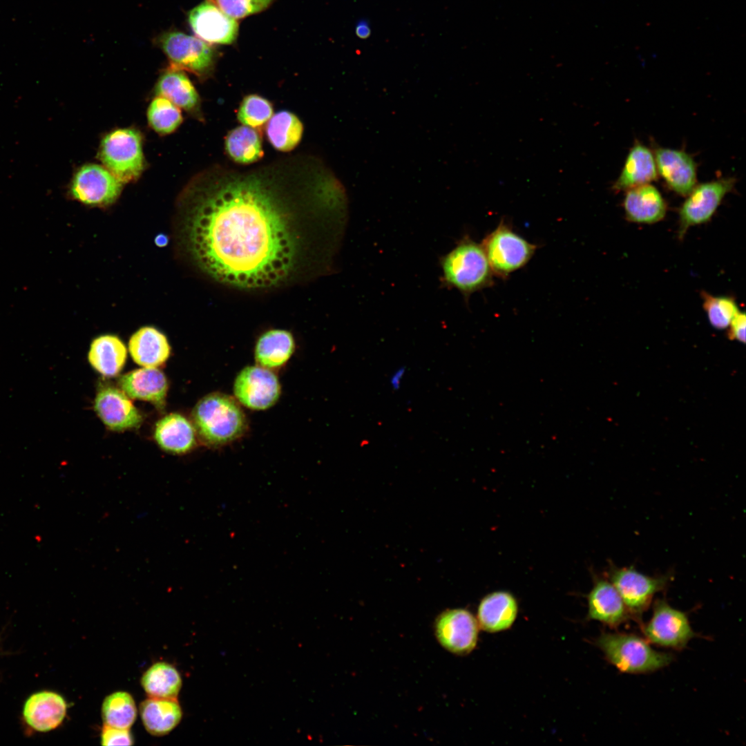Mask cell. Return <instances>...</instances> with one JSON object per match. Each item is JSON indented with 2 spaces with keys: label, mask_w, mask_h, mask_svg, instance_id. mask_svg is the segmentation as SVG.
<instances>
[{
  "label": "cell",
  "mask_w": 746,
  "mask_h": 746,
  "mask_svg": "<svg viewBox=\"0 0 746 746\" xmlns=\"http://www.w3.org/2000/svg\"><path fill=\"white\" fill-rule=\"evenodd\" d=\"M141 684L149 697L177 699L182 687L178 670L166 662H157L143 674Z\"/></svg>",
  "instance_id": "obj_29"
},
{
  "label": "cell",
  "mask_w": 746,
  "mask_h": 746,
  "mask_svg": "<svg viewBox=\"0 0 746 746\" xmlns=\"http://www.w3.org/2000/svg\"><path fill=\"white\" fill-rule=\"evenodd\" d=\"M193 425L179 414H170L158 421L155 439L164 450L177 454L186 453L195 445Z\"/></svg>",
  "instance_id": "obj_25"
},
{
  "label": "cell",
  "mask_w": 746,
  "mask_h": 746,
  "mask_svg": "<svg viewBox=\"0 0 746 746\" xmlns=\"http://www.w3.org/2000/svg\"><path fill=\"white\" fill-rule=\"evenodd\" d=\"M405 368L401 367L396 370L391 376L390 383L394 390H398L400 386L401 379L404 374Z\"/></svg>",
  "instance_id": "obj_40"
},
{
  "label": "cell",
  "mask_w": 746,
  "mask_h": 746,
  "mask_svg": "<svg viewBox=\"0 0 746 746\" xmlns=\"http://www.w3.org/2000/svg\"><path fill=\"white\" fill-rule=\"evenodd\" d=\"M119 385L130 398L164 405L168 383L164 373L156 367H144L124 374Z\"/></svg>",
  "instance_id": "obj_20"
},
{
  "label": "cell",
  "mask_w": 746,
  "mask_h": 746,
  "mask_svg": "<svg viewBox=\"0 0 746 746\" xmlns=\"http://www.w3.org/2000/svg\"><path fill=\"white\" fill-rule=\"evenodd\" d=\"M147 117L151 127L155 132L164 135L173 132L182 122L180 108L159 95L151 102Z\"/></svg>",
  "instance_id": "obj_33"
},
{
  "label": "cell",
  "mask_w": 746,
  "mask_h": 746,
  "mask_svg": "<svg viewBox=\"0 0 746 746\" xmlns=\"http://www.w3.org/2000/svg\"><path fill=\"white\" fill-rule=\"evenodd\" d=\"M439 262L441 287L458 290L465 300L472 294L490 287L494 282V274L481 243L468 235L441 256Z\"/></svg>",
  "instance_id": "obj_3"
},
{
  "label": "cell",
  "mask_w": 746,
  "mask_h": 746,
  "mask_svg": "<svg viewBox=\"0 0 746 746\" xmlns=\"http://www.w3.org/2000/svg\"><path fill=\"white\" fill-rule=\"evenodd\" d=\"M271 104L267 99L251 94L242 99L237 113L239 122L244 126L258 128L264 125L273 115Z\"/></svg>",
  "instance_id": "obj_35"
},
{
  "label": "cell",
  "mask_w": 746,
  "mask_h": 746,
  "mask_svg": "<svg viewBox=\"0 0 746 746\" xmlns=\"http://www.w3.org/2000/svg\"><path fill=\"white\" fill-rule=\"evenodd\" d=\"M102 745H131L133 737L128 729H120L104 725L101 733Z\"/></svg>",
  "instance_id": "obj_37"
},
{
  "label": "cell",
  "mask_w": 746,
  "mask_h": 746,
  "mask_svg": "<svg viewBox=\"0 0 746 746\" xmlns=\"http://www.w3.org/2000/svg\"><path fill=\"white\" fill-rule=\"evenodd\" d=\"M104 725L128 729L137 717V707L132 696L126 691H116L106 696L102 705Z\"/></svg>",
  "instance_id": "obj_32"
},
{
  "label": "cell",
  "mask_w": 746,
  "mask_h": 746,
  "mask_svg": "<svg viewBox=\"0 0 746 746\" xmlns=\"http://www.w3.org/2000/svg\"><path fill=\"white\" fill-rule=\"evenodd\" d=\"M95 410L111 430L123 431L138 427L142 417L127 395L117 388L101 389L95 399Z\"/></svg>",
  "instance_id": "obj_16"
},
{
  "label": "cell",
  "mask_w": 746,
  "mask_h": 746,
  "mask_svg": "<svg viewBox=\"0 0 746 746\" xmlns=\"http://www.w3.org/2000/svg\"><path fill=\"white\" fill-rule=\"evenodd\" d=\"M347 208L344 185L316 155L245 169L216 164L180 193L176 239L188 262L211 282L271 291L330 271Z\"/></svg>",
  "instance_id": "obj_1"
},
{
  "label": "cell",
  "mask_w": 746,
  "mask_h": 746,
  "mask_svg": "<svg viewBox=\"0 0 746 746\" xmlns=\"http://www.w3.org/2000/svg\"><path fill=\"white\" fill-rule=\"evenodd\" d=\"M157 44L172 67L202 77L208 74L213 66V49L198 37L179 31H169L160 35Z\"/></svg>",
  "instance_id": "obj_10"
},
{
  "label": "cell",
  "mask_w": 746,
  "mask_h": 746,
  "mask_svg": "<svg viewBox=\"0 0 746 746\" xmlns=\"http://www.w3.org/2000/svg\"><path fill=\"white\" fill-rule=\"evenodd\" d=\"M658 174L668 187L682 196H687L697 182V165L693 157L683 150L658 147L654 152Z\"/></svg>",
  "instance_id": "obj_15"
},
{
  "label": "cell",
  "mask_w": 746,
  "mask_h": 746,
  "mask_svg": "<svg viewBox=\"0 0 746 746\" xmlns=\"http://www.w3.org/2000/svg\"><path fill=\"white\" fill-rule=\"evenodd\" d=\"M225 149L236 163L250 164L263 155L262 139L254 128L241 126L232 129L225 139Z\"/></svg>",
  "instance_id": "obj_31"
},
{
  "label": "cell",
  "mask_w": 746,
  "mask_h": 746,
  "mask_svg": "<svg viewBox=\"0 0 746 746\" xmlns=\"http://www.w3.org/2000/svg\"><path fill=\"white\" fill-rule=\"evenodd\" d=\"M734 178H720L696 185L679 209L678 237L682 239L691 227L709 222L735 184Z\"/></svg>",
  "instance_id": "obj_9"
},
{
  "label": "cell",
  "mask_w": 746,
  "mask_h": 746,
  "mask_svg": "<svg viewBox=\"0 0 746 746\" xmlns=\"http://www.w3.org/2000/svg\"><path fill=\"white\" fill-rule=\"evenodd\" d=\"M609 580L622 597L631 618L640 622L653 597L667 588L671 577L669 575L650 576L632 566L618 567L611 564Z\"/></svg>",
  "instance_id": "obj_7"
},
{
  "label": "cell",
  "mask_w": 746,
  "mask_h": 746,
  "mask_svg": "<svg viewBox=\"0 0 746 746\" xmlns=\"http://www.w3.org/2000/svg\"><path fill=\"white\" fill-rule=\"evenodd\" d=\"M233 392L240 405L253 410H265L278 401L281 385L273 370L248 365L236 376Z\"/></svg>",
  "instance_id": "obj_11"
},
{
  "label": "cell",
  "mask_w": 746,
  "mask_h": 746,
  "mask_svg": "<svg viewBox=\"0 0 746 746\" xmlns=\"http://www.w3.org/2000/svg\"><path fill=\"white\" fill-rule=\"evenodd\" d=\"M128 348L134 361L146 367L163 364L171 350L166 337L156 328L149 326L141 327L132 335Z\"/></svg>",
  "instance_id": "obj_24"
},
{
  "label": "cell",
  "mask_w": 746,
  "mask_h": 746,
  "mask_svg": "<svg viewBox=\"0 0 746 746\" xmlns=\"http://www.w3.org/2000/svg\"><path fill=\"white\" fill-rule=\"evenodd\" d=\"M517 613V602L511 593L495 591L481 600L477 609V622L485 631L499 632L513 625Z\"/></svg>",
  "instance_id": "obj_21"
},
{
  "label": "cell",
  "mask_w": 746,
  "mask_h": 746,
  "mask_svg": "<svg viewBox=\"0 0 746 746\" xmlns=\"http://www.w3.org/2000/svg\"><path fill=\"white\" fill-rule=\"evenodd\" d=\"M356 35L361 39L367 38L371 33L370 25L365 20H360L355 28Z\"/></svg>",
  "instance_id": "obj_39"
},
{
  "label": "cell",
  "mask_w": 746,
  "mask_h": 746,
  "mask_svg": "<svg viewBox=\"0 0 746 746\" xmlns=\"http://www.w3.org/2000/svg\"><path fill=\"white\" fill-rule=\"evenodd\" d=\"M122 183L106 168L89 164L79 168L72 179L69 194L86 205L104 207L120 195Z\"/></svg>",
  "instance_id": "obj_12"
},
{
  "label": "cell",
  "mask_w": 746,
  "mask_h": 746,
  "mask_svg": "<svg viewBox=\"0 0 746 746\" xmlns=\"http://www.w3.org/2000/svg\"><path fill=\"white\" fill-rule=\"evenodd\" d=\"M597 645L606 660L625 673L653 672L673 660L671 654L653 649L646 639L632 633H603L597 638Z\"/></svg>",
  "instance_id": "obj_4"
},
{
  "label": "cell",
  "mask_w": 746,
  "mask_h": 746,
  "mask_svg": "<svg viewBox=\"0 0 746 746\" xmlns=\"http://www.w3.org/2000/svg\"><path fill=\"white\" fill-rule=\"evenodd\" d=\"M64 698L52 691H41L30 696L26 701L23 716L33 729L46 732L57 728L66 714Z\"/></svg>",
  "instance_id": "obj_19"
},
{
  "label": "cell",
  "mask_w": 746,
  "mask_h": 746,
  "mask_svg": "<svg viewBox=\"0 0 746 746\" xmlns=\"http://www.w3.org/2000/svg\"><path fill=\"white\" fill-rule=\"evenodd\" d=\"M494 276L505 278L525 266L537 246L515 233L501 221L481 243Z\"/></svg>",
  "instance_id": "obj_6"
},
{
  "label": "cell",
  "mask_w": 746,
  "mask_h": 746,
  "mask_svg": "<svg viewBox=\"0 0 746 746\" xmlns=\"http://www.w3.org/2000/svg\"><path fill=\"white\" fill-rule=\"evenodd\" d=\"M702 307L711 326L719 329L728 327L739 312L735 300L729 296H713L707 292H702Z\"/></svg>",
  "instance_id": "obj_34"
},
{
  "label": "cell",
  "mask_w": 746,
  "mask_h": 746,
  "mask_svg": "<svg viewBox=\"0 0 746 746\" xmlns=\"http://www.w3.org/2000/svg\"><path fill=\"white\" fill-rule=\"evenodd\" d=\"M126 354V346L118 337L103 335L93 341L88 352V361L102 375L113 376L122 369Z\"/></svg>",
  "instance_id": "obj_28"
},
{
  "label": "cell",
  "mask_w": 746,
  "mask_h": 746,
  "mask_svg": "<svg viewBox=\"0 0 746 746\" xmlns=\"http://www.w3.org/2000/svg\"><path fill=\"white\" fill-rule=\"evenodd\" d=\"M658 177L654 154L644 144L636 142L631 148L624 166L612 189L615 191L651 184Z\"/></svg>",
  "instance_id": "obj_22"
},
{
  "label": "cell",
  "mask_w": 746,
  "mask_h": 746,
  "mask_svg": "<svg viewBox=\"0 0 746 746\" xmlns=\"http://www.w3.org/2000/svg\"><path fill=\"white\" fill-rule=\"evenodd\" d=\"M189 23L198 38L207 44H231L236 39L238 23L216 3L205 0L189 13Z\"/></svg>",
  "instance_id": "obj_14"
},
{
  "label": "cell",
  "mask_w": 746,
  "mask_h": 746,
  "mask_svg": "<svg viewBox=\"0 0 746 746\" xmlns=\"http://www.w3.org/2000/svg\"><path fill=\"white\" fill-rule=\"evenodd\" d=\"M191 418L200 440L211 448L234 442L248 428L241 405L235 397L222 392H212L202 398L193 408Z\"/></svg>",
  "instance_id": "obj_2"
},
{
  "label": "cell",
  "mask_w": 746,
  "mask_h": 746,
  "mask_svg": "<svg viewBox=\"0 0 746 746\" xmlns=\"http://www.w3.org/2000/svg\"><path fill=\"white\" fill-rule=\"evenodd\" d=\"M435 633L439 642L446 649L457 655H465L477 645L479 624L470 611L463 609H450L437 617Z\"/></svg>",
  "instance_id": "obj_13"
},
{
  "label": "cell",
  "mask_w": 746,
  "mask_h": 746,
  "mask_svg": "<svg viewBox=\"0 0 746 746\" xmlns=\"http://www.w3.org/2000/svg\"><path fill=\"white\" fill-rule=\"evenodd\" d=\"M101 161L122 183L134 181L144 169L142 136L133 128H119L102 140Z\"/></svg>",
  "instance_id": "obj_5"
},
{
  "label": "cell",
  "mask_w": 746,
  "mask_h": 746,
  "mask_svg": "<svg viewBox=\"0 0 746 746\" xmlns=\"http://www.w3.org/2000/svg\"><path fill=\"white\" fill-rule=\"evenodd\" d=\"M625 191L622 204L626 218L629 221L639 224H653L664 218L667 204L655 186L646 184Z\"/></svg>",
  "instance_id": "obj_18"
},
{
  "label": "cell",
  "mask_w": 746,
  "mask_h": 746,
  "mask_svg": "<svg viewBox=\"0 0 746 746\" xmlns=\"http://www.w3.org/2000/svg\"><path fill=\"white\" fill-rule=\"evenodd\" d=\"M588 616L611 628L629 619L628 610L609 580L598 578L588 595Z\"/></svg>",
  "instance_id": "obj_17"
},
{
  "label": "cell",
  "mask_w": 746,
  "mask_h": 746,
  "mask_svg": "<svg viewBox=\"0 0 746 746\" xmlns=\"http://www.w3.org/2000/svg\"><path fill=\"white\" fill-rule=\"evenodd\" d=\"M140 713L145 729L153 736L167 734L179 724L182 716L176 699L153 697L141 703Z\"/></svg>",
  "instance_id": "obj_26"
},
{
  "label": "cell",
  "mask_w": 746,
  "mask_h": 746,
  "mask_svg": "<svg viewBox=\"0 0 746 746\" xmlns=\"http://www.w3.org/2000/svg\"><path fill=\"white\" fill-rule=\"evenodd\" d=\"M155 92L186 111L194 113L199 109L198 93L182 70L170 66L160 77Z\"/></svg>",
  "instance_id": "obj_27"
},
{
  "label": "cell",
  "mask_w": 746,
  "mask_h": 746,
  "mask_svg": "<svg viewBox=\"0 0 746 746\" xmlns=\"http://www.w3.org/2000/svg\"><path fill=\"white\" fill-rule=\"evenodd\" d=\"M296 342L291 332L284 329H270L262 333L254 347L257 365L274 370L287 363L294 354Z\"/></svg>",
  "instance_id": "obj_23"
},
{
  "label": "cell",
  "mask_w": 746,
  "mask_h": 746,
  "mask_svg": "<svg viewBox=\"0 0 746 746\" xmlns=\"http://www.w3.org/2000/svg\"><path fill=\"white\" fill-rule=\"evenodd\" d=\"M642 631L649 643L676 650L684 649L696 635L687 614L664 600L655 601L651 618L642 624Z\"/></svg>",
  "instance_id": "obj_8"
},
{
  "label": "cell",
  "mask_w": 746,
  "mask_h": 746,
  "mask_svg": "<svg viewBox=\"0 0 746 746\" xmlns=\"http://www.w3.org/2000/svg\"><path fill=\"white\" fill-rule=\"evenodd\" d=\"M303 125L294 113L282 111L272 115L266 126V134L270 144L277 150L288 152L300 142Z\"/></svg>",
  "instance_id": "obj_30"
},
{
  "label": "cell",
  "mask_w": 746,
  "mask_h": 746,
  "mask_svg": "<svg viewBox=\"0 0 746 746\" xmlns=\"http://www.w3.org/2000/svg\"><path fill=\"white\" fill-rule=\"evenodd\" d=\"M745 314L738 312L733 318L729 325V329L728 337L732 340H736L742 343L745 342Z\"/></svg>",
  "instance_id": "obj_38"
},
{
  "label": "cell",
  "mask_w": 746,
  "mask_h": 746,
  "mask_svg": "<svg viewBox=\"0 0 746 746\" xmlns=\"http://www.w3.org/2000/svg\"><path fill=\"white\" fill-rule=\"evenodd\" d=\"M274 0H214L229 17L237 19L266 10Z\"/></svg>",
  "instance_id": "obj_36"
}]
</instances>
